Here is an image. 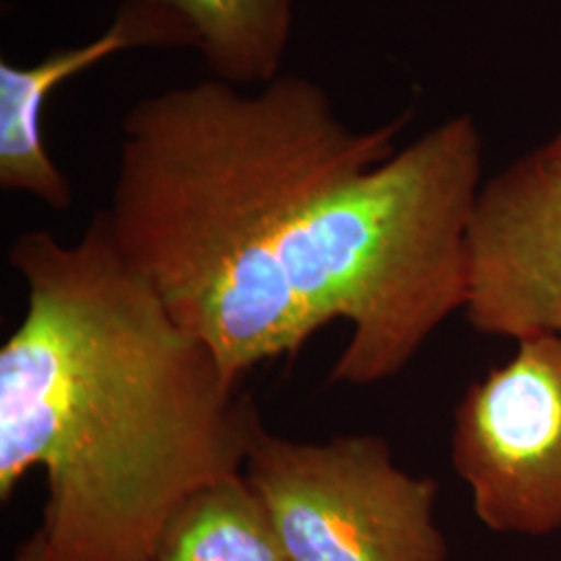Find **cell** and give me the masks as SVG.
<instances>
[{"mask_svg":"<svg viewBox=\"0 0 561 561\" xmlns=\"http://www.w3.org/2000/svg\"><path fill=\"white\" fill-rule=\"evenodd\" d=\"M410 119L354 129L300 76L146 96L121 123L111 236L231 381L335 321L350 340L329 382L389 381L466 306L482 185L477 121L398 148Z\"/></svg>","mask_w":561,"mask_h":561,"instance_id":"6da1fadb","label":"cell"},{"mask_svg":"<svg viewBox=\"0 0 561 561\" xmlns=\"http://www.w3.org/2000/svg\"><path fill=\"white\" fill-rule=\"evenodd\" d=\"M9 264L25 308L0 347V502L42 470L50 561H154L181 505L243 472L261 419L104 213L76 243L21 233Z\"/></svg>","mask_w":561,"mask_h":561,"instance_id":"7a4b0ae2","label":"cell"},{"mask_svg":"<svg viewBox=\"0 0 561 561\" xmlns=\"http://www.w3.org/2000/svg\"><path fill=\"white\" fill-rule=\"evenodd\" d=\"M243 479L289 561H447L437 481L396 461L379 435L294 442L259 426Z\"/></svg>","mask_w":561,"mask_h":561,"instance_id":"3957f363","label":"cell"},{"mask_svg":"<svg viewBox=\"0 0 561 561\" xmlns=\"http://www.w3.org/2000/svg\"><path fill=\"white\" fill-rule=\"evenodd\" d=\"M451 463L493 533L561 530V337L516 343L454 412Z\"/></svg>","mask_w":561,"mask_h":561,"instance_id":"277c9868","label":"cell"},{"mask_svg":"<svg viewBox=\"0 0 561 561\" xmlns=\"http://www.w3.org/2000/svg\"><path fill=\"white\" fill-rule=\"evenodd\" d=\"M463 314L486 337H561V131L482 181Z\"/></svg>","mask_w":561,"mask_h":561,"instance_id":"5b68a950","label":"cell"},{"mask_svg":"<svg viewBox=\"0 0 561 561\" xmlns=\"http://www.w3.org/2000/svg\"><path fill=\"white\" fill-rule=\"evenodd\" d=\"M198 50L187 18L167 0H123L99 38L57 48L34 65L0 60V187L27 194L53 210L73 204L71 181L50 159L44 108L62 83L127 50Z\"/></svg>","mask_w":561,"mask_h":561,"instance_id":"8992f818","label":"cell"},{"mask_svg":"<svg viewBox=\"0 0 561 561\" xmlns=\"http://www.w3.org/2000/svg\"><path fill=\"white\" fill-rule=\"evenodd\" d=\"M187 18L215 80L266 85L277 80L294 32L296 0H167Z\"/></svg>","mask_w":561,"mask_h":561,"instance_id":"52a82bcc","label":"cell"},{"mask_svg":"<svg viewBox=\"0 0 561 561\" xmlns=\"http://www.w3.org/2000/svg\"><path fill=\"white\" fill-rule=\"evenodd\" d=\"M154 561H289L243 472L181 505Z\"/></svg>","mask_w":561,"mask_h":561,"instance_id":"ba28073f","label":"cell"},{"mask_svg":"<svg viewBox=\"0 0 561 561\" xmlns=\"http://www.w3.org/2000/svg\"><path fill=\"white\" fill-rule=\"evenodd\" d=\"M11 561H50V549H48V539L46 530L38 526V530L20 545L15 556Z\"/></svg>","mask_w":561,"mask_h":561,"instance_id":"9c48e42d","label":"cell"}]
</instances>
